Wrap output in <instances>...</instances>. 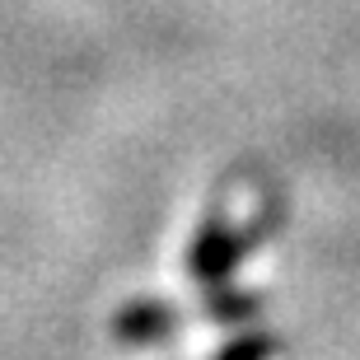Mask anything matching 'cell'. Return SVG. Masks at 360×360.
<instances>
[{
    "label": "cell",
    "instance_id": "3957f363",
    "mask_svg": "<svg viewBox=\"0 0 360 360\" xmlns=\"http://www.w3.org/2000/svg\"><path fill=\"white\" fill-rule=\"evenodd\" d=\"M267 356H276V337H239L234 347H225L215 360H267Z\"/></svg>",
    "mask_w": 360,
    "mask_h": 360
},
{
    "label": "cell",
    "instance_id": "6da1fadb",
    "mask_svg": "<svg viewBox=\"0 0 360 360\" xmlns=\"http://www.w3.org/2000/svg\"><path fill=\"white\" fill-rule=\"evenodd\" d=\"M248 243H253V234H229L220 220H211V225L197 234V243H192L187 267H192V276L206 281V285H220V276H225V271L243 257Z\"/></svg>",
    "mask_w": 360,
    "mask_h": 360
},
{
    "label": "cell",
    "instance_id": "7a4b0ae2",
    "mask_svg": "<svg viewBox=\"0 0 360 360\" xmlns=\"http://www.w3.org/2000/svg\"><path fill=\"white\" fill-rule=\"evenodd\" d=\"M178 314L169 304H160V300H141V304L122 309L117 319H112V333H117V342H131V347H146V342H160V337L174 333Z\"/></svg>",
    "mask_w": 360,
    "mask_h": 360
}]
</instances>
